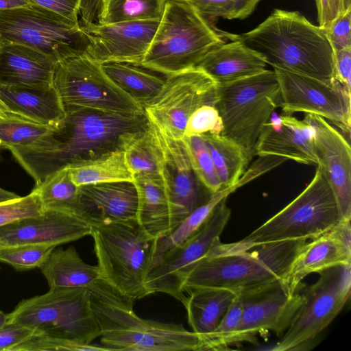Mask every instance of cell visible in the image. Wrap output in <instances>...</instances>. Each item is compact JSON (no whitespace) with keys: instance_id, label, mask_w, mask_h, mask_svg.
Segmentation results:
<instances>
[{"instance_id":"obj_31","label":"cell","mask_w":351,"mask_h":351,"mask_svg":"<svg viewBox=\"0 0 351 351\" xmlns=\"http://www.w3.org/2000/svg\"><path fill=\"white\" fill-rule=\"evenodd\" d=\"M120 148L133 175L160 173L162 160L161 147L153 126L147 125L123 134Z\"/></svg>"},{"instance_id":"obj_53","label":"cell","mask_w":351,"mask_h":351,"mask_svg":"<svg viewBox=\"0 0 351 351\" xmlns=\"http://www.w3.org/2000/svg\"><path fill=\"white\" fill-rule=\"evenodd\" d=\"M0 45H1V40H0Z\"/></svg>"},{"instance_id":"obj_32","label":"cell","mask_w":351,"mask_h":351,"mask_svg":"<svg viewBox=\"0 0 351 351\" xmlns=\"http://www.w3.org/2000/svg\"><path fill=\"white\" fill-rule=\"evenodd\" d=\"M106 74L143 107L159 92L165 80L142 66L123 62L101 64Z\"/></svg>"},{"instance_id":"obj_24","label":"cell","mask_w":351,"mask_h":351,"mask_svg":"<svg viewBox=\"0 0 351 351\" xmlns=\"http://www.w3.org/2000/svg\"><path fill=\"white\" fill-rule=\"evenodd\" d=\"M265 58L243 44L233 34L210 49L196 66L217 84H222L259 73L266 69Z\"/></svg>"},{"instance_id":"obj_29","label":"cell","mask_w":351,"mask_h":351,"mask_svg":"<svg viewBox=\"0 0 351 351\" xmlns=\"http://www.w3.org/2000/svg\"><path fill=\"white\" fill-rule=\"evenodd\" d=\"M39 269L50 288H88L101 279L98 266L84 262L73 246L56 247Z\"/></svg>"},{"instance_id":"obj_17","label":"cell","mask_w":351,"mask_h":351,"mask_svg":"<svg viewBox=\"0 0 351 351\" xmlns=\"http://www.w3.org/2000/svg\"><path fill=\"white\" fill-rule=\"evenodd\" d=\"M152 126L162 153L159 174L169 202L171 233L186 217L209 198H204L202 193L199 182L197 181L191 168L183 140L171 138Z\"/></svg>"},{"instance_id":"obj_48","label":"cell","mask_w":351,"mask_h":351,"mask_svg":"<svg viewBox=\"0 0 351 351\" xmlns=\"http://www.w3.org/2000/svg\"><path fill=\"white\" fill-rule=\"evenodd\" d=\"M334 78L351 93V47L334 51Z\"/></svg>"},{"instance_id":"obj_1","label":"cell","mask_w":351,"mask_h":351,"mask_svg":"<svg viewBox=\"0 0 351 351\" xmlns=\"http://www.w3.org/2000/svg\"><path fill=\"white\" fill-rule=\"evenodd\" d=\"M64 117L36 143L9 150L36 185L56 171L120 148L127 132L145 127V115L123 116L66 108Z\"/></svg>"},{"instance_id":"obj_27","label":"cell","mask_w":351,"mask_h":351,"mask_svg":"<svg viewBox=\"0 0 351 351\" xmlns=\"http://www.w3.org/2000/svg\"><path fill=\"white\" fill-rule=\"evenodd\" d=\"M133 182L138 195V222L152 237H166L171 232L170 213L160 174H136Z\"/></svg>"},{"instance_id":"obj_35","label":"cell","mask_w":351,"mask_h":351,"mask_svg":"<svg viewBox=\"0 0 351 351\" xmlns=\"http://www.w3.org/2000/svg\"><path fill=\"white\" fill-rule=\"evenodd\" d=\"M33 191L38 194L44 210H58L80 217L79 186L71 180L67 167L56 171L41 184L35 185Z\"/></svg>"},{"instance_id":"obj_33","label":"cell","mask_w":351,"mask_h":351,"mask_svg":"<svg viewBox=\"0 0 351 351\" xmlns=\"http://www.w3.org/2000/svg\"><path fill=\"white\" fill-rule=\"evenodd\" d=\"M208 147L222 188L237 183L249 163L243 148L234 141L221 135L201 136Z\"/></svg>"},{"instance_id":"obj_3","label":"cell","mask_w":351,"mask_h":351,"mask_svg":"<svg viewBox=\"0 0 351 351\" xmlns=\"http://www.w3.org/2000/svg\"><path fill=\"white\" fill-rule=\"evenodd\" d=\"M100 327L101 343L109 350H204L197 334L182 325L139 317L134 300L121 295L104 280L88 287Z\"/></svg>"},{"instance_id":"obj_28","label":"cell","mask_w":351,"mask_h":351,"mask_svg":"<svg viewBox=\"0 0 351 351\" xmlns=\"http://www.w3.org/2000/svg\"><path fill=\"white\" fill-rule=\"evenodd\" d=\"M185 293L189 324L204 341L216 329L237 295L227 289L204 287L190 288Z\"/></svg>"},{"instance_id":"obj_26","label":"cell","mask_w":351,"mask_h":351,"mask_svg":"<svg viewBox=\"0 0 351 351\" xmlns=\"http://www.w3.org/2000/svg\"><path fill=\"white\" fill-rule=\"evenodd\" d=\"M56 63L29 47L10 43L0 45V85L53 84Z\"/></svg>"},{"instance_id":"obj_34","label":"cell","mask_w":351,"mask_h":351,"mask_svg":"<svg viewBox=\"0 0 351 351\" xmlns=\"http://www.w3.org/2000/svg\"><path fill=\"white\" fill-rule=\"evenodd\" d=\"M166 0H101L97 23L108 25L140 21H160Z\"/></svg>"},{"instance_id":"obj_15","label":"cell","mask_w":351,"mask_h":351,"mask_svg":"<svg viewBox=\"0 0 351 351\" xmlns=\"http://www.w3.org/2000/svg\"><path fill=\"white\" fill-rule=\"evenodd\" d=\"M280 88L279 107L285 114H314L350 132L351 93L337 80L322 81L272 66Z\"/></svg>"},{"instance_id":"obj_21","label":"cell","mask_w":351,"mask_h":351,"mask_svg":"<svg viewBox=\"0 0 351 351\" xmlns=\"http://www.w3.org/2000/svg\"><path fill=\"white\" fill-rule=\"evenodd\" d=\"M350 220H341L329 231L306 242L293 259L284 285L288 293L298 291L302 280L312 273L351 264Z\"/></svg>"},{"instance_id":"obj_2","label":"cell","mask_w":351,"mask_h":351,"mask_svg":"<svg viewBox=\"0 0 351 351\" xmlns=\"http://www.w3.org/2000/svg\"><path fill=\"white\" fill-rule=\"evenodd\" d=\"M236 38L267 64L332 82L334 51L323 29L297 11L275 9L254 29Z\"/></svg>"},{"instance_id":"obj_12","label":"cell","mask_w":351,"mask_h":351,"mask_svg":"<svg viewBox=\"0 0 351 351\" xmlns=\"http://www.w3.org/2000/svg\"><path fill=\"white\" fill-rule=\"evenodd\" d=\"M350 271L351 264H348L318 273L319 279L302 293V302L274 350H298L330 324L350 298Z\"/></svg>"},{"instance_id":"obj_43","label":"cell","mask_w":351,"mask_h":351,"mask_svg":"<svg viewBox=\"0 0 351 351\" xmlns=\"http://www.w3.org/2000/svg\"><path fill=\"white\" fill-rule=\"evenodd\" d=\"M223 128V121L216 107L212 104H204L189 117L184 136L221 134Z\"/></svg>"},{"instance_id":"obj_44","label":"cell","mask_w":351,"mask_h":351,"mask_svg":"<svg viewBox=\"0 0 351 351\" xmlns=\"http://www.w3.org/2000/svg\"><path fill=\"white\" fill-rule=\"evenodd\" d=\"M324 31L333 51L351 47V8L335 19Z\"/></svg>"},{"instance_id":"obj_11","label":"cell","mask_w":351,"mask_h":351,"mask_svg":"<svg viewBox=\"0 0 351 351\" xmlns=\"http://www.w3.org/2000/svg\"><path fill=\"white\" fill-rule=\"evenodd\" d=\"M53 85L66 108L123 116L145 115L143 106L118 86L100 63L85 53L56 64Z\"/></svg>"},{"instance_id":"obj_40","label":"cell","mask_w":351,"mask_h":351,"mask_svg":"<svg viewBox=\"0 0 351 351\" xmlns=\"http://www.w3.org/2000/svg\"><path fill=\"white\" fill-rule=\"evenodd\" d=\"M241 314V301L236 295L216 329L204 339V350H225L228 346L233 344Z\"/></svg>"},{"instance_id":"obj_23","label":"cell","mask_w":351,"mask_h":351,"mask_svg":"<svg viewBox=\"0 0 351 351\" xmlns=\"http://www.w3.org/2000/svg\"><path fill=\"white\" fill-rule=\"evenodd\" d=\"M80 217L93 221L137 219L138 195L133 182L119 181L79 186Z\"/></svg>"},{"instance_id":"obj_46","label":"cell","mask_w":351,"mask_h":351,"mask_svg":"<svg viewBox=\"0 0 351 351\" xmlns=\"http://www.w3.org/2000/svg\"><path fill=\"white\" fill-rule=\"evenodd\" d=\"M35 331L16 324L7 323L0 330V351H10L16 345L35 335Z\"/></svg>"},{"instance_id":"obj_42","label":"cell","mask_w":351,"mask_h":351,"mask_svg":"<svg viewBox=\"0 0 351 351\" xmlns=\"http://www.w3.org/2000/svg\"><path fill=\"white\" fill-rule=\"evenodd\" d=\"M43 210L38 194L32 190L25 197L0 204V227L25 218L40 215Z\"/></svg>"},{"instance_id":"obj_25","label":"cell","mask_w":351,"mask_h":351,"mask_svg":"<svg viewBox=\"0 0 351 351\" xmlns=\"http://www.w3.org/2000/svg\"><path fill=\"white\" fill-rule=\"evenodd\" d=\"M0 99L14 114L51 128L66 114L53 84L0 85Z\"/></svg>"},{"instance_id":"obj_9","label":"cell","mask_w":351,"mask_h":351,"mask_svg":"<svg viewBox=\"0 0 351 351\" xmlns=\"http://www.w3.org/2000/svg\"><path fill=\"white\" fill-rule=\"evenodd\" d=\"M279 101L280 88L274 70L217 84L215 106L223 121L221 134L239 144L250 161L258 138Z\"/></svg>"},{"instance_id":"obj_41","label":"cell","mask_w":351,"mask_h":351,"mask_svg":"<svg viewBox=\"0 0 351 351\" xmlns=\"http://www.w3.org/2000/svg\"><path fill=\"white\" fill-rule=\"evenodd\" d=\"M108 351L104 346L82 344L43 334L34 335L10 351Z\"/></svg>"},{"instance_id":"obj_45","label":"cell","mask_w":351,"mask_h":351,"mask_svg":"<svg viewBox=\"0 0 351 351\" xmlns=\"http://www.w3.org/2000/svg\"><path fill=\"white\" fill-rule=\"evenodd\" d=\"M319 27L326 29L337 17L351 8V0H315Z\"/></svg>"},{"instance_id":"obj_5","label":"cell","mask_w":351,"mask_h":351,"mask_svg":"<svg viewBox=\"0 0 351 351\" xmlns=\"http://www.w3.org/2000/svg\"><path fill=\"white\" fill-rule=\"evenodd\" d=\"M187 0H166L150 46L140 64L166 76L195 67L213 47L231 39Z\"/></svg>"},{"instance_id":"obj_7","label":"cell","mask_w":351,"mask_h":351,"mask_svg":"<svg viewBox=\"0 0 351 351\" xmlns=\"http://www.w3.org/2000/svg\"><path fill=\"white\" fill-rule=\"evenodd\" d=\"M90 224L101 279L134 301L148 295L145 280L152 266L156 239L137 219Z\"/></svg>"},{"instance_id":"obj_30","label":"cell","mask_w":351,"mask_h":351,"mask_svg":"<svg viewBox=\"0 0 351 351\" xmlns=\"http://www.w3.org/2000/svg\"><path fill=\"white\" fill-rule=\"evenodd\" d=\"M66 167L71 180L77 186L134 180V175L121 148Z\"/></svg>"},{"instance_id":"obj_37","label":"cell","mask_w":351,"mask_h":351,"mask_svg":"<svg viewBox=\"0 0 351 351\" xmlns=\"http://www.w3.org/2000/svg\"><path fill=\"white\" fill-rule=\"evenodd\" d=\"M52 128L21 119L0 121V149L28 147Z\"/></svg>"},{"instance_id":"obj_51","label":"cell","mask_w":351,"mask_h":351,"mask_svg":"<svg viewBox=\"0 0 351 351\" xmlns=\"http://www.w3.org/2000/svg\"><path fill=\"white\" fill-rule=\"evenodd\" d=\"M19 195L0 187V204L20 197Z\"/></svg>"},{"instance_id":"obj_50","label":"cell","mask_w":351,"mask_h":351,"mask_svg":"<svg viewBox=\"0 0 351 351\" xmlns=\"http://www.w3.org/2000/svg\"><path fill=\"white\" fill-rule=\"evenodd\" d=\"M11 119H21L28 121L23 117L14 114L11 110L8 109V108L5 106V104L0 99V121H5V120H11Z\"/></svg>"},{"instance_id":"obj_20","label":"cell","mask_w":351,"mask_h":351,"mask_svg":"<svg viewBox=\"0 0 351 351\" xmlns=\"http://www.w3.org/2000/svg\"><path fill=\"white\" fill-rule=\"evenodd\" d=\"M90 234V224L65 211L45 209L38 216L0 227V247L21 244L59 245Z\"/></svg>"},{"instance_id":"obj_38","label":"cell","mask_w":351,"mask_h":351,"mask_svg":"<svg viewBox=\"0 0 351 351\" xmlns=\"http://www.w3.org/2000/svg\"><path fill=\"white\" fill-rule=\"evenodd\" d=\"M56 246L48 244H21L0 247V262L17 271H27L40 267Z\"/></svg>"},{"instance_id":"obj_18","label":"cell","mask_w":351,"mask_h":351,"mask_svg":"<svg viewBox=\"0 0 351 351\" xmlns=\"http://www.w3.org/2000/svg\"><path fill=\"white\" fill-rule=\"evenodd\" d=\"M160 21H140L80 25L89 44L86 54L100 63L123 62L139 66L150 46ZM80 25V24H79Z\"/></svg>"},{"instance_id":"obj_52","label":"cell","mask_w":351,"mask_h":351,"mask_svg":"<svg viewBox=\"0 0 351 351\" xmlns=\"http://www.w3.org/2000/svg\"><path fill=\"white\" fill-rule=\"evenodd\" d=\"M8 322V314L0 310V330H1Z\"/></svg>"},{"instance_id":"obj_19","label":"cell","mask_w":351,"mask_h":351,"mask_svg":"<svg viewBox=\"0 0 351 351\" xmlns=\"http://www.w3.org/2000/svg\"><path fill=\"white\" fill-rule=\"evenodd\" d=\"M313 130L318 166L335 196L341 220L351 219V149L348 140L324 118L305 114Z\"/></svg>"},{"instance_id":"obj_14","label":"cell","mask_w":351,"mask_h":351,"mask_svg":"<svg viewBox=\"0 0 351 351\" xmlns=\"http://www.w3.org/2000/svg\"><path fill=\"white\" fill-rule=\"evenodd\" d=\"M230 215L231 210L224 199L192 236L167 251L147 275L145 286L149 295L166 293L184 305L187 295L183 282L186 273L219 239Z\"/></svg>"},{"instance_id":"obj_54","label":"cell","mask_w":351,"mask_h":351,"mask_svg":"<svg viewBox=\"0 0 351 351\" xmlns=\"http://www.w3.org/2000/svg\"><path fill=\"white\" fill-rule=\"evenodd\" d=\"M187 1H189V0H187Z\"/></svg>"},{"instance_id":"obj_10","label":"cell","mask_w":351,"mask_h":351,"mask_svg":"<svg viewBox=\"0 0 351 351\" xmlns=\"http://www.w3.org/2000/svg\"><path fill=\"white\" fill-rule=\"evenodd\" d=\"M0 40L33 48L56 63L85 53L89 44L79 23L34 4L0 11Z\"/></svg>"},{"instance_id":"obj_39","label":"cell","mask_w":351,"mask_h":351,"mask_svg":"<svg viewBox=\"0 0 351 351\" xmlns=\"http://www.w3.org/2000/svg\"><path fill=\"white\" fill-rule=\"evenodd\" d=\"M201 14L212 23L222 18L244 19L254 11L260 0H189Z\"/></svg>"},{"instance_id":"obj_22","label":"cell","mask_w":351,"mask_h":351,"mask_svg":"<svg viewBox=\"0 0 351 351\" xmlns=\"http://www.w3.org/2000/svg\"><path fill=\"white\" fill-rule=\"evenodd\" d=\"M255 155L280 156L305 165L318 163L312 127L291 114L269 119L258 138Z\"/></svg>"},{"instance_id":"obj_36","label":"cell","mask_w":351,"mask_h":351,"mask_svg":"<svg viewBox=\"0 0 351 351\" xmlns=\"http://www.w3.org/2000/svg\"><path fill=\"white\" fill-rule=\"evenodd\" d=\"M190 163L197 180L210 194L221 189V184L204 138L201 136H184Z\"/></svg>"},{"instance_id":"obj_4","label":"cell","mask_w":351,"mask_h":351,"mask_svg":"<svg viewBox=\"0 0 351 351\" xmlns=\"http://www.w3.org/2000/svg\"><path fill=\"white\" fill-rule=\"evenodd\" d=\"M305 239L273 242L253 251L221 255L205 254L186 273L183 289L215 287L237 295L282 282Z\"/></svg>"},{"instance_id":"obj_8","label":"cell","mask_w":351,"mask_h":351,"mask_svg":"<svg viewBox=\"0 0 351 351\" xmlns=\"http://www.w3.org/2000/svg\"><path fill=\"white\" fill-rule=\"evenodd\" d=\"M7 323L82 344H91L101 335L87 287H53L24 299L8 314Z\"/></svg>"},{"instance_id":"obj_47","label":"cell","mask_w":351,"mask_h":351,"mask_svg":"<svg viewBox=\"0 0 351 351\" xmlns=\"http://www.w3.org/2000/svg\"><path fill=\"white\" fill-rule=\"evenodd\" d=\"M32 4L56 12L75 23H79L82 0H29Z\"/></svg>"},{"instance_id":"obj_16","label":"cell","mask_w":351,"mask_h":351,"mask_svg":"<svg viewBox=\"0 0 351 351\" xmlns=\"http://www.w3.org/2000/svg\"><path fill=\"white\" fill-rule=\"evenodd\" d=\"M237 296L242 314L233 343H257L256 334L263 330L282 336L303 300L298 291L290 295L282 282Z\"/></svg>"},{"instance_id":"obj_13","label":"cell","mask_w":351,"mask_h":351,"mask_svg":"<svg viewBox=\"0 0 351 351\" xmlns=\"http://www.w3.org/2000/svg\"><path fill=\"white\" fill-rule=\"evenodd\" d=\"M217 84L195 66L167 76L158 94L144 107L152 125L166 136L181 140L191 114L204 104L215 106Z\"/></svg>"},{"instance_id":"obj_6","label":"cell","mask_w":351,"mask_h":351,"mask_svg":"<svg viewBox=\"0 0 351 351\" xmlns=\"http://www.w3.org/2000/svg\"><path fill=\"white\" fill-rule=\"evenodd\" d=\"M340 221L335 196L317 166L310 183L283 209L237 242L223 243L217 240L206 254H226L273 242L314 239L331 230Z\"/></svg>"},{"instance_id":"obj_49","label":"cell","mask_w":351,"mask_h":351,"mask_svg":"<svg viewBox=\"0 0 351 351\" xmlns=\"http://www.w3.org/2000/svg\"><path fill=\"white\" fill-rule=\"evenodd\" d=\"M32 4L29 0H0V11L27 7Z\"/></svg>"}]
</instances>
